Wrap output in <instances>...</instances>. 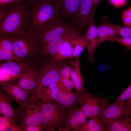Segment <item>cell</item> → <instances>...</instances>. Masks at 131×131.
<instances>
[{"label": "cell", "mask_w": 131, "mask_h": 131, "mask_svg": "<svg viewBox=\"0 0 131 131\" xmlns=\"http://www.w3.org/2000/svg\"><path fill=\"white\" fill-rule=\"evenodd\" d=\"M81 125L77 116L71 108L66 110V114L61 127L58 129L59 131H78Z\"/></svg>", "instance_id": "22"}, {"label": "cell", "mask_w": 131, "mask_h": 131, "mask_svg": "<svg viewBox=\"0 0 131 131\" xmlns=\"http://www.w3.org/2000/svg\"><path fill=\"white\" fill-rule=\"evenodd\" d=\"M5 17L0 22V35H14L26 25V15L29 6L26 0L7 6Z\"/></svg>", "instance_id": "3"}, {"label": "cell", "mask_w": 131, "mask_h": 131, "mask_svg": "<svg viewBox=\"0 0 131 131\" xmlns=\"http://www.w3.org/2000/svg\"><path fill=\"white\" fill-rule=\"evenodd\" d=\"M0 90L19 105L20 113L33 99L23 89L10 81H0Z\"/></svg>", "instance_id": "8"}, {"label": "cell", "mask_w": 131, "mask_h": 131, "mask_svg": "<svg viewBox=\"0 0 131 131\" xmlns=\"http://www.w3.org/2000/svg\"><path fill=\"white\" fill-rule=\"evenodd\" d=\"M96 10L92 0H81L79 8L70 23L82 30L94 20Z\"/></svg>", "instance_id": "10"}, {"label": "cell", "mask_w": 131, "mask_h": 131, "mask_svg": "<svg viewBox=\"0 0 131 131\" xmlns=\"http://www.w3.org/2000/svg\"><path fill=\"white\" fill-rule=\"evenodd\" d=\"M29 6H32L39 2L47 0H26Z\"/></svg>", "instance_id": "39"}, {"label": "cell", "mask_w": 131, "mask_h": 131, "mask_svg": "<svg viewBox=\"0 0 131 131\" xmlns=\"http://www.w3.org/2000/svg\"><path fill=\"white\" fill-rule=\"evenodd\" d=\"M42 115L41 125L45 131H54L60 128L63 122L66 110L55 102L41 101Z\"/></svg>", "instance_id": "6"}, {"label": "cell", "mask_w": 131, "mask_h": 131, "mask_svg": "<svg viewBox=\"0 0 131 131\" xmlns=\"http://www.w3.org/2000/svg\"><path fill=\"white\" fill-rule=\"evenodd\" d=\"M36 65V62L5 61L0 63V77L5 76L7 78L5 81H10L15 79L24 71Z\"/></svg>", "instance_id": "12"}, {"label": "cell", "mask_w": 131, "mask_h": 131, "mask_svg": "<svg viewBox=\"0 0 131 131\" xmlns=\"http://www.w3.org/2000/svg\"><path fill=\"white\" fill-rule=\"evenodd\" d=\"M59 8L61 16L69 17L78 10L81 0H53Z\"/></svg>", "instance_id": "19"}, {"label": "cell", "mask_w": 131, "mask_h": 131, "mask_svg": "<svg viewBox=\"0 0 131 131\" xmlns=\"http://www.w3.org/2000/svg\"><path fill=\"white\" fill-rule=\"evenodd\" d=\"M79 94L78 103L87 117H92L91 108L95 97L85 88Z\"/></svg>", "instance_id": "21"}, {"label": "cell", "mask_w": 131, "mask_h": 131, "mask_svg": "<svg viewBox=\"0 0 131 131\" xmlns=\"http://www.w3.org/2000/svg\"><path fill=\"white\" fill-rule=\"evenodd\" d=\"M74 39L65 41L57 52L48 61L53 63H59L65 59L71 58L74 50Z\"/></svg>", "instance_id": "20"}, {"label": "cell", "mask_w": 131, "mask_h": 131, "mask_svg": "<svg viewBox=\"0 0 131 131\" xmlns=\"http://www.w3.org/2000/svg\"><path fill=\"white\" fill-rule=\"evenodd\" d=\"M131 110H127L124 101L116 100L111 103H105L99 114L101 121L105 124L119 120L124 116H130Z\"/></svg>", "instance_id": "9"}, {"label": "cell", "mask_w": 131, "mask_h": 131, "mask_svg": "<svg viewBox=\"0 0 131 131\" xmlns=\"http://www.w3.org/2000/svg\"><path fill=\"white\" fill-rule=\"evenodd\" d=\"M131 97V83L117 97L116 100L124 101Z\"/></svg>", "instance_id": "33"}, {"label": "cell", "mask_w": 131, "mask_h": 131, "mask_svg": "<svg viewBox=\"0 0 131 131\" xmlns=\"http://www.w3.org/2000/svg\"><path fill=\"white\" fill-rule=\"evenodd\" d=\"M61 16L59 7L53 0H47L29 6L26 15L27 27L34 32Z\"/></svg>", "instance_id": "2"}, {"label": "cell", "mask_w": 131, "mask_h": 131, "mask_svg": "<svg viewBox=\"0 0 131 131\" xmlns=\"http://www.w3.org/2000/svg\"><path fill=\"white\" fill-rule=\"evenodd\" d=\"M88 41L85 34L80 36L76 39L74 46L73 53L71 58L79 57L84 49L86 47Z\"/></svg>", "instance_id": "26"}, {"label": "cell", "mask_w": 131, "mask_h": 131, "mask_svg": "<svg viewBox=\"0 0 131 131\" xmlns=\"http://www.w3.org/2000/svg\"><path fill=\"white\" fill-rule=\"evenodd\" d=\"M110 3L116 7H122L125 5L127 0H109Z\"/></svg>", "instance_id": "36"}, {"label": "cell", "mask_w": 131, "mask_h": 131, "mask_svg": "<svg viewBox=\"0 0 131 131\" xmlns=\"http://www.w3.org/2000/svg\"><path fill=\"white\" fill-rule=\"evenodd\" d=\"M8 36L12 42L15 54L22 61L35 63L39 60L41 49L35 43L33 31L26 26Z\"/></svg>", "instance_id": "1"}, {"label": "cell", "mask_w": 131, "mask_h": 131, "mask_svg": "<svg viewBox=\"0 0 131 131\" xmlns=\"http://www.w3.org/2000/svg\"><path fill=\"white\" fill-rule=\"evenodd\" d=\"M88 41L86 47L89 60L90 63L94 62V55L95 50L98 46V34L97 27L94 25V20L88 26L85 34Z\"/></svg>", "instance_id": "16"}, {"label": "cell", "mask_w": 131, "mask_h": 131, "mask_svg": "<svg viewBox=\"0 0 131 131\" xmlns=\"http://www.w3.org/2000/svg\"><path fill=\"white\" fill-rule=\"evenodd\" d=\"M11 99L0 90V114L20 123V117L18 108H14Z\"/></svg>", "instance_id": "15"}, {"label": "cell", "mask_w": 131, "mask_h": 131, "mask_svg": "<svg viewBox=\"0 0 131 131\" xmlns=\"http://www.w3.org/2000/svg\"><path fill=\"white\" fill-rule=\"evenodd\" d=\"M129 116H127L126 117V119L129 122H131V120L129 119L128 118Z\"/></svg>", "instance_id": "41"}, {"label": "cell", "mask_w": 131, "mask_h": 131, "mask_svg": "<svg viewBox=\"0 0 131 131\" xmlns=\"http://www.w3.org/2000/svg\"><path fill=\"white\" fill-rule=\"evenodd\" d=\"M101 23L97 26L98 37V46L104 42L109 41L112 37L118 35L115 25L109 22L107 17H103Z\"/></svg>", "instance_id": "17"}, {"label": "cell", "mask_w": 131, "mask_h": 131, "mask_svg": "<svg viewBox=\"0 0 131 131\" xmlns=\"http://www.w3.org/2000/svg\"><path fill=\"white\" fill-rule=\"evenodd\" d=\"M105 131H131V122L125 117L123 121L119 120L105 124Z\"/></svg>", "instance_id": "24"}, {"label": "cell", "mask_w": 131, "mask_h": 131, "mask_svg": "<svg viewBox=\"0 0 131 131\" xmlns=\"http://www.w3.org/2000/svg\"><path fill=\"white\" fill-rule=\"evenodd\" d=\"M71 66H68L65 64H61V63L58 69L60 79L71 77Z\"/></svg>", "instance_id": "31"}, {"label": "cell", "mask_w": 131, "mask_h": 131, "mask_svg": "<svg viewBox=\"0 0 131 131\" xmlns=\"http://www.w3.org/2000/svg\"><path fill=\"white\" fill-rule=\"evenodd\" d=\"M61 62L53 63L40 60L38 62V76L34 95L37 100L44 89L50 85L58 83L60 77L58 69Z\"/></svg>", "instance_id": "5"}, {"label": "cell", "mask_w": 131, "mask_h": 131, "mask_svg": "<svg viewBox=\"0 0 131 131\" xmlns=\"http://www.w3.org/2000/svg\"><path fill=\"white\" fill-rule=\"evenodd\" d=\"M106 100L96 96L91 108L92 117H99V114Z\"/></svg>", "instance_id": "27"}, {"label": "cell", "mask_w": 131, "mask_h": 131, "mask_svg": "<svg viewBox=\"0 0 131 131\" xmlns=\"http://www.w3.org/2000/svg\"><path fill=\"white\" fill-rule=\"evenodd\" d=\"M38 76V65L23 72L15 79V83L31 97L35 98L34 93Z\"/></svg>", "instance_id": "13"}, {"label": "cell", "mask_w": 131, "mask_h": 131, "mask_svg": "<svg viewBox=\"0 0 131 131\" xmlns=\"http://www.w3.org/2000/svg\"><path fill=\"white\" fill-rule=\"evenodd\" d=\"M115 25L118 35L123 37L131 38V27L120 25L118 24Z\"/></svg>", "instance_id": "30"}, {"label": "cell", "mask_w": 131, "mask_h": 131, "mask_svg": "<svg viewBox=\"0 0 131 131\" xmlns=\"http://www.w3.org/2000/svg\"><path fill=\"white\" fill-rule=\"evenodd\" d=\"M93 5L94 8L96 9V8L98 4L102 0H92Z\"/></svg>", "instance_id": "40"}, {"label": "cell", "mask_w": 131, "mask_h": 131, "mask_svg": "<svg viewBox=\"0 0 131 131\" xmlns=\"http://www.w3.org/2000/svg\"><path fill=\"white\" fill-rule=\"evenodd\" d=\"M124 104L126 109L128 111L131 110V97L124 102Z\"/></svg>", "instance_id": "38"}, {"label": "cell", "mask_w": 131, "mask_h": 131, "mask_svg": "<svg viewBox=\"0 0 131 131\" xmlns=\"http://www.w3.org/2000/svg\"><path fill=\"white\" fill-rule=\"evenodd\" d=\"M60 16L50 21L37 31L33 32L35 43L40 49L62 34L72 25L70 23L66 22Z\"/></svg>", "instance_id": "4"}, {"label": "cell", "mask_w": 131, "mask_h": 131, "mask_svg": "<svg viewBox=\"0 0 131 131\" xmlns=\"http://www.w3.org/2000/svg\"><path fill=\"white\" fill-rule=\"evenodd\" d=\"M58 83L59 90L55 102L66 110L76 106L78 103L79 94L59 82Z\"/></svg>", "instance_id": "14"}, {"label": "cell", "mask_w": 131, "mask_h": 131, "mask_svg": "<svg viewBox=\"0 0 131 131\" xmlns=\"http://www.w3.org/2000/svg\"><path fill=\"white\" fill-rule=\"evenodd\" d=\"M24 0H0V8L11 4L22 2Z\"/></svg>", "instance_id": "35"}, {"label": "cell", "mask_w": 131, "mask_h": 131, "mask_svg": "<svg viewBox=\"0 0 131 131\" xmlns=\"http://www.w3.org/2000/svg\"><path fill=\"white\" fill-rule=\"evenodd\" d=\"M0 62L14 61L17 62H22L15 54L10 50L0 48Z\"/></svg>", "instance_id": "28"}, {"label": "cell", "mask_w": 131, "mask_h": 131, "mask_svg": "<svg viewBox=\"0 0 131 131\" xmlns=\"http://www.w3.org/2000/svg\"><path fill=\"white\" fill-rule=\"evenodd\" d=\"M122 17L125 26L131 27V6L123 11Z\"/></svg>", "instance_id": "32"}, {"label": "cell", "mask_w": 131, "mask_h": 131, "mask_svg": "<svg viewBox=\"0 0 131 131\" xmlns=\"http://www.w3.org/2000/svg\"><path fill=\"white\" fill-rule=\"evenodd\" d=\"M59 90L58 83L52 84L43 91L39 97L41 101L48 100L55 102Z\"/></svg>", "instance_id": "25"}, {"label": "cell", "mask_w": 131, "mask_h": 131, "mask_svg": "<svg viewBox=\"0 0 131 131\" xmlns=\"http://www.w3.org/2000/svg\"><path fill=\"white\" fill-rule=\"evenodd\" d=\"M130 116H131V114L130 115ZM128 118L129 119L131 120V117H130V116H129L128 117Z\"/></svg>", "instance_id": "42"}, {"label": "cell", "mask_w": 131, "mask_h": 131, "mask_svg": "<svg viewBox=\"0 0 131 131\" xmlns=\"http://www.w3.org/2000/svg\"><path fill=\"white\" fill-rule=\"evenodd\" d=\"M8 10V6L2 7L0 9V22L6 16Z\"/></svg>", "instance_id": "37"}, {"label": "cell", "mask_w": 131, "mask_h": 131, "mask_svg": "<svg viewBox=\"0 0 131 131\" xmlns=\"http://www.w3.org/2000/svg\"><path fill=\"white\" fill-rule=\"evenodd\" d=\"M72 24L62 34L41 48L40 59L49 60L57 52L65 41L81 36V31L76 26Z\"/></svg>", "instance_id": "7"}, {"label": "cell", "mask_w": 131, "mask_h": 131, "mask_svg": "<svg viewBox=\"0 0 131 131\" xmlns=\"http://www.w3.org/2000/svg\"><path fill=\"white\" fill-rule=\"evenodd\" d=\"M109 41L118 42L124 46L126 48V50H131V38L118 37L114 36L109 40Z\"/></svg>", "instance_id": "29"}, {"label": "cell", "mask_w": 131, "mask_h": 131, "mask_svg": "<svg viewBox=\"0 0 131 131\" xmlns=\"http://www.w3.org/2000/svg\"><path fill=\"white\" fill-rule=\"evenodd\" d=\"M99 117H92L79 127L78 131H105V124L99 119Z\"/></svg>", "instance_id": "23"}, {"label": "cell", "mask_w": 131, "mask_h": 131, "mask_svg": "<svg viewBox=\"0 0 131 131\" xmlns=\"http://www.w3.org/2000/svg\"><path fill=\"white\" fill-rule=\"evenodd\" d=\"M20 124L27 125H41L42 115L41 101L34 99L30 102L20 113Z\"/></svg>", "instance_id": "11"}, {"label": "cell", "mask_w": 131, "mask_h": 131, "mask_svg": "<svg viewBox=\"0 0 131 131\" xmlns=\"http://www.w3.org/2000/svg\"><path fill=\"white\" fill-rule=\"evenodd\" d=\"M80 63V56L75 58L74 60L70 61L72 68L70 73L71 78L74 85V88L76 92L79 94L85 89L83 85L85 81L81 73Z\"/></svg>", "instance_id": "18"}, {"label": "cell", "mask_w": 131, "mask_h": 131, "mask_svg": "<svg viewBox=\"0 0 131 131\" xmlns=\"http://www.w3.org/2000/svg\"><path fill=\"white\" fill-rule=\"evenodd\" d=\"M23 131H42L45 130L44 128L41 125H27L22 127Z\"/></svg>", "instance_id": "34"}]
</instances>
